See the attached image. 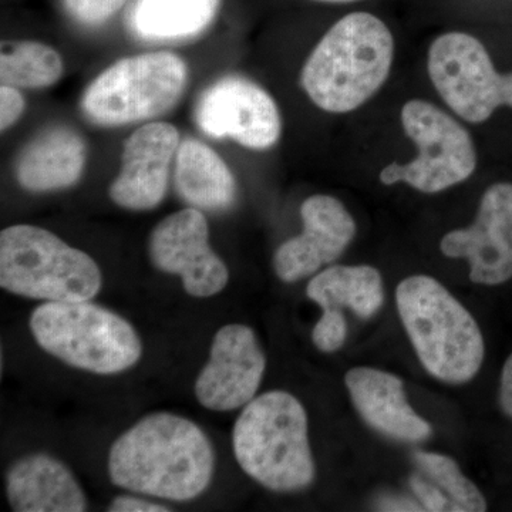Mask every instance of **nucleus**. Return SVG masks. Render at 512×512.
Wrapping results in <instances>:
<instances>
[{
	"instance_id": "obj_1",
	"label": "nucleus",
	"mask_w": 512,
	"mask_h": 512,
	"mask_svg": "<svg viewBox=\"0 0 512 512\" xmlns=\"http://www.w3.org/2000/svg\"><path fill=\"white\" fill-rule=\"evenodd\" d=\"M211 441L173 413L148 414L114 441L109 476L116 487L171 501L194 500L214 476Z\"/></svg>"
},
{
	"instance_id": "obj_2",
	"label": "nucleus",
	"mask_w": 512,
	"mask_h": 512,
	"mask_svg": "<svg viewBox=\"0 0 512 512\" xmlns=\"http://www.w3.org/2000/svg\"><path fill=\"white\" fill-rule=\"evenodd\" d=\"M393 60L394 39L386 23L372 13H350L312 50L302 69V89L320 110L350 113L382 89Z\"/></svg>"
},
{
	"instance_id": "obj_3",
	"label": "nucleus",
	"mask_w": 512,
	"mask_h": 512,
	"mask_svg": "<svg viewBox=\"0 0 512 512\" xmlns=\"http://www.w3.org/2000/svg\"><path fill=\"white\" fill-rule=\"evenodd\" d=\"M232 447L239 467L274 493H296L315 481L305 407L293 394L272 390L239 414Z\"/></svg>"
},
{
	"instance_id": "obj_4",
	"label": "nucleus",
	"mask_w": 512,
	"mask_h": 512,
	"mask_svg": "<svg viewBox=\"0 0 512 512\" xmlns=\"http://www.w3.org/2000/svg\"><path fill=\"white\" fill-rule=\"evenodd\" d=\"M397 309L421 365L437 380L470 382L483 366L485 345L476 319L440 284L414 275L397 286Z\"/></svg>"
},
{
	"instance_id": "obj_5",
	"label": "nucleus",
	"mask_w": 512,
	"mask_h": 512,
	"mask_svg": "<svg viewBox=\"0 0 512 512\" xmlns=\"http://www.w3.org/2000/svg\"><path fill=\"white\" fill-rule=\"evenodd\" d=\"M103 276L96 261L35 225L0 232V286L23 298L46 302L92 301Z\"/></svg>"
},
{
	"instance_id": "obj_6",
	"label": "nucleus",
	"mask_w": 512,
	"mask_h": 512,
	"mask_svg": "<svg viewBox=\"0 0 512 512\" xmlns=\"http://www.w3.org/2000/svg\"><path fill=\"white\" fill-rule=\"evenodd\" d=\"M29 326L40 348L84 372L116 375L143 355L133 325L89 301L43 303L33 311Z\"/></svg>"
},
{
	"instance_id": "obj_7",
	"label": "nucleus",
	"mask_w": 512,
	"mask_h": 512,
	"mask_svg": "<svg viewBox=\"0 0 512 512\" xmlns=\"http://www.w3.org/2000/svg\"><path fill=\"white\" fill-rule=\"evenodd\" d=\"M187 63L173 52L124 57L101 72L84 90L82 111L90 123L119 127L163 116L183 96Z\"/></svg>"
},
{
	"instance_id": "obj_8",
	"label": "nucleus",
	"mask_w": 512,
	"mask_h": 512,
	"mask_svg": "<svg viewBox=\"0 0 512 512\" xmlns=\"http://www.w3.org/2000/svg\"><path fill=\"white\" fill-rule=\"evenodd\" d=\"M404 133L416 144L417 157L380 171V183H406L423 194H437L464 183L477 168V151L466 127L426 100L407 101L400 114Z\"/></svg>"
},
{
	"instance_id": "obj_9",
	"label": "nucleus",
	"mask_w": 512,
	"mask_h": 512,
	"mask_svg": "<svg viewBox=\"0 0 512 512\" xmlns=\"http://www.w3.org/2000/svg\"><path fill=\"white\" fill-rule=\"evenodd\" d=\"M427 72L444 103L468 123H484L503 106L512 109V73H498L483 43L468 33L437 37Z\"/></svg>"
},
{
	"instance_id": "obj_10",
	"label": "nucleus",
	"mask_w": 512,
	"mask_h": 512,
	"mask_svg": "<svg viewBox=\"0 0 512 512\" xmlns=\"http://www.w3.org/2000/svg\"><path fill=\"white\" fill-rule=\"evenodd\" d=\"M195 123L212 138H229L249 150L278 143L282 119L271 94L247 77L225 76L201 93Z\"/></svg>"
},
{
	"instance_id": "obj_11",
	"label": "nucleus",
	"mask_w": 512,
	"mask_h": 512,
	"mask_svg": "<svg viewBox=\"0 0 512 512\" xmlns=\"http://www.w3.org/2000/svg\"><path fill=\"white\" fill-rule=\"evenodd\" d=\"M148 251L158 271L180 276L194 298H211L228 285L227 265L212 251L207 218L198 208L164 218L151 232Z\"/></svg>"
},
{
	"instance_id": "obj_12",
	"label": "nucleus",
	"mask_w": 512,
	"mask_h": 512,
	"mask_svg": "<svg viewBox=\"0 0 512 512\" xmlns=\"http://www.w3.org/2000/svg\"><path fill=\"white\" fill-rule=\"evenodd\" d=\"M266 369L254 330L229 323L215 333L210 359L195 382L198 403L212 412H232L255 399Z\"/></svg>"
},
{
	"instance_id": "obj_13",
	"label": "nucleus",
	"mask_w": 512,
	"mask_h": 512,
	"mask_svg": "<svg viewBox=\"0 0 512 512\" xmlns=\"http://www.w3.org/2000/svg\"><path fill=\"white\" fill-rule=\"evenodd\" d=\"M440 249L448 258L466 259L474 284L495 286L510 281L512 184L491 185L481 198L473 224L444 235Z\"/></svg>"
},
{
	"instance_id": "obj_14",
	"label": "nucleus",
	"mask_w": 512,
	"mask_h": 512,
	"mask_svg": "<svg viewBox=\"0 0 512 512\" xmlns=\"http://www.w3.org/2000/svg\"><path fill=\"white\" fill-rule=\"evenodd\" d=\"M303 231L284 242L274 255L275 274L286 284L301 281L332 264L356 235L348 208L330 195H312L301 207Z\"/></svg>"
},
{
	"instance_id": "obj_15",
	"label": "nucleus",
	"mask_w": 512,
	"mask_h": 512,
	"mask_svg": "<svg viewBox=\"0 0 512 512\" xmlns=\"http://www.w3.org/2000/svg\"><path fill=\"white\" fill-rule=\"evenodd\" d=\"M180 133L173 124L157 121L138 128L124 143L121 168L111 183L109 197L128 211H150L167 194L168 174Z\"/></svg>"
},
{
	"instance_id": "obj_16",
	"label": "nucleus",
	"mask_w": 512,
	"mask_h": 512,
	"mask_svg": "<svg viewBox=\"0 0 512 512\" xmlns=\"http://www.w3.org/2000/svg\"><path fill=\"white\" fill-rule=\"evenodd\" d=\"M345 383L357 412L372 429L407 443L430 439L433 427L407 402L399 377L373 367H355L346 373Z\"/></svg>"
},
{
	"instance_id": "obj_17",
	"label": "nucleus",
	"mask_w": 512,
	"mask_h": 512,
	"mask_svg": "<svg viewBox=\"0 0 512 512\" xmlns=\"http://www.w3.org/2000/svg\"><path fill=\"white\" fill-rule=\"evenodd\" d=\"M87 161V146L76 130L52 126L39 131L19 151L15 177L30 192L66 190L79 183Z\"/></svg>"
},
{
	"instance_id": "obj_18",
	"label": "nucleus",
	"mask_w": 512,
	"mask_h": 512,
	"mask_svg": "<svg viewBox=\"0 0 512 512\" xmlns=\"http://www.w3.org/2000/svg\"><path fill=\"white\" fill-rule=\"evenodd\" d=\"M6 494L16 512H83L86 494L72 471L49 454L20 458L6 474Z\"/></svg>"
},
{
	"instance_id": "obj_19",
	"label": "nucleus",
	"mask_w": 512,
	"mask_h": 512,
	"mask_svg": "<svg viewBox=\"0 0 512 512\" xmlns=\"http://www.w3.org/2000/svg\"><path fill=\"white\" fill-rule=\"evenodd\" d=\"M175 190L191 207L225 211L237 200V181L217 151L187 138L175 156Z\"/></svg>"
},
{
	"instance_id": "obj_20",
	"label": "nucleus",
	"mask_w": 512,
	"mask_h": 512,
	"mask_svg": "<svg viewBox=\"0 0 512 512\" xmlns=\"http://www.w3.org/2000/svg\"><path fill=\"white\" fill-rule=\"evenodd\" d=\"M410 487L424 511L483 512L487 501L456 461L444 454L417 451Z\"/></svg>"
},
{
	"instance_id": "obj_21",
	"label": "nucleus",
	"mask_w": 512,
	"mask_h": 512,
	"mask_svg": "<svg viewBox=\"0 0 512 512\" xmlns=\"http://www.w3.org/2000/svg\"><path fill=\"white\" fill-rule=\"evenodd\" d=\"M222 0H137L128 19L131 32L146 42H180L210 28Z\"/></svg>"
},
{
	"instance_id": "obj_22",
	"label": "nucleus",
	"mask_w": 512,
	"mask_h": 512,
	"mask_svg": "<svg viewBox=\"0 0 512 512\" xmlns=\"http://www.w3.org/2000/svg\"><path fill=\"white\" fill-rule=\"evenodd\" d=\"M306 295L323 311L349 308L359 318L369 319L383 306V278L369 265L330 266L313 276Z\"/></svg>"
},
{
	"instance_id": "obj_23",
	"label": "nucleus",
	"mask_w": 512,
	"mask_h": 512,
	"mask_svg": "<svg viewBox=\"0 0 512 512\" xmlns=\"http://www.w3.org/2000/svg\"><path fill=\"white\" fill-rule=\"evenodd\" d=\"M64 64L53 47L33 40L0 46V82L16 89H46L62 79Z\"/></svg>"
},
{
	"instance_id": "obj_24",
	"label": "nucleus",
	"mask_w": 512,
	"mask_h": 512,
	"mask_svg": "<svg viewBox=\"0 0 512 512\" xmlns=\"http://www.w3.org/2000/svg\"><path fill=\"white\" fill-rule=\"evenodd\" d=\"M127 0H62L64 12L87 28H97L120 12Z\"/></svg>"
},
{
	"instance_id": "obj_25",
	"label": "nucleus",
	"mask_w": 512,
	"mask_h": 512,
	"mask_svg": "<svg viewBox=\"0 0 512 512\" xmlns=\"http://www.w3.org/2000/svg\"><path fill=\"white\" fill-rule=\"evenodd\" d=\"M348 336V323L345 316L335 309L323 311L312 332V340L316 348L325 353L336 352L342 348Z\"/></svg>"
},
{
	"instance_id": "obj_26",
	"label": "nucleus",
	"mask_w": 512,
	"mask_h": 512,
	"mask_svg": "<svg viewBox=\"0 0 512 512\" xmlns=\"http://www.w3.org/2000/svg\"><path fill=\"white\" fill-rule=\"evenodd\" d=\"M26 101L19 89L12 86L0 87V128L2 133L9 130L25 111Z\"/></svg>"
},
{
	"instance_id": "obj_27",
	"label": "nucleus",
	"mask_w": 512,
	"mask_h": 512,
	"mask_svg": "<svg viewBox=\"0 0 512 512\" xmlns=\"http://www.w3.org/2000/svg\"><path fill=\"white\" fill-rule=\"evenodd\" d=\"M110 512H168L171 508L163 504L153 503L133 495H119L109 505Z\"/></svg>"
},
{
	"instance_id": "obj_28",
	"label": "nucleus",
	"mask_w": 512,
	"mask_h": 512,
	"mask_svg": "<svg viewBox=\"0 0 512 512\" xmlns=\"http://www.w3.org/2000/svg\"><path fill=\"white\" fill-rule=\"evenodd\" d=\"M500 406L503 412L512 419V353L505 360L500 380Z\"/></svg>"
},
{
	"instance_id": "obj_29",
	"label": "nucleus",
	"mask_w": 512,
	"mask_h": 512,
	"mask_svg": "<svg viewBox=\"0 0 512 512\" xmlns=\"http://www.w3.org/2000/svg\"><path fill=\"white\" fill-rule=\"evenodd\" d=\"M380 510L384 511H424L413 501L402 500V498H389L386 501H380Z\"/></svg>"
},
{
	"instance_id": "obj_30",
	"label": "nucleus",
	"mask_w": 512,
	"mask_h": 512,
	"mask_svg": "<svg viewBox=\"0 0 512 512\" xmlns=\"http://www.w3.org/2000/svg\"><path fill=\"white\" fill-rule=\"evenodd\" d=\"M316 2H325V3H349V2H356V0H316Z\"/></svg>"
}]
</instances>
